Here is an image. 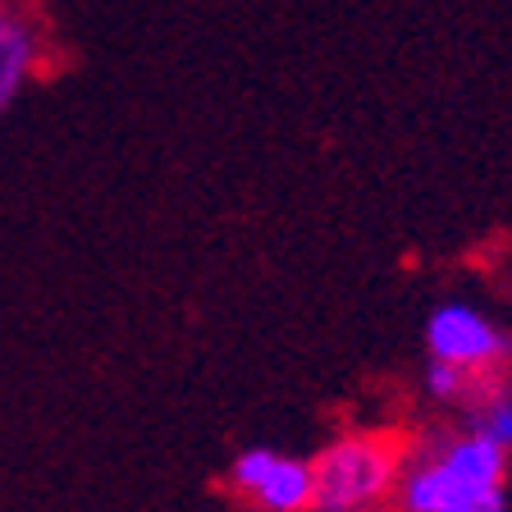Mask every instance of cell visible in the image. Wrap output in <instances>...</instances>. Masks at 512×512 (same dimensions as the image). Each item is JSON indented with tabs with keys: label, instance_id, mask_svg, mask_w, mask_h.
<instances>
[{
	"label": "cell",
	"instance_id": "6da1fadb",
	"mask_svg": "<svg viewBox=\"0 0 512 512\" xmlns=\"http://www.w3.org/2000/svg\"><path fill=\"white\" fill-rule=\"evenodd\" d=\"M508 471V448L471 430L467 421L439 426L421 444H407L394 512H512Z\"/></svg>",
	"mask_w": 512,
	"mask_h": 512
},
{
	"label": "cell",
	"instance_id": "7a4b0ae2",
	"mask_svg": "<svg viewBox=\"0 0 512 512\" xmlns=\"http://www.w3.org/2000/svg\"><path fill=\"white\" fill-rule=\"evenodd\" d=\"M403 435L380 426L343 430L311 458V512H380L394 503Z\"/></svg>",
	"mask_w": 512,
	"mask_h": 512
},
{
	"label": "cell",
	"instance_id": "3957f363",
	"mask_svg": "<svg viewBox=\"0 0 512 512\" xmlns=\"http://www.w3.org/2000/svg\"><path fill=\"white\" fill-rule=\"evenodd\" d=\"M426 357L444 366L476 375V380H494L508 375L512 366V334L503 330L490 311L471 307V302H439L426 316Z\"/></svg>",
	"mask_w": 512,
	"mask_h": 512
},
{
	"label": "cell",
	"instance_id": "277c9868",
	"mask_svg": "<svg viewBox=\"0 0 512 512\" xmlns=\"http://www.w3.org/2000/svg\"><path fill=\"white\" fill-rule=\"evenodd\" d=\"M229 490L256 512H311V462L252 444L229 462Z\"/></svg>",
	"mask_w": 512,
	"mask_h": 512
},
{
	"label": "cell",
	"instance_id": "5b68a950",
	"mask_svg": "<svg viewBox=\"0 0 512 512\" xmlns=\"http://www.w3.org/2000/svg\"><path fill=\"white\" fill-rule=\"evenodd\" d=\"M46 64V32L19 0H0V115L37 83Z\"/></svg>",
	"mask_w": 512,
	"mask_h": 512
},
{
	"label": "cell",
	"instance_id": "8992f818",
	"mask_svg": "<svg viewBox=\"0 0 512 512\" xmlns=\"http://www.w3.org/2000/svg\"><path fill=\"white\" fill-rule=\"evenodd\" d=\"M462 421L512 453V380L508 375H494V380L480 384L476 398H471L467 412H462Z\"/></svg>",
	"mask_w": 512,
	"mask_h": 512
},
{
	"label": "cell",
	"instance_id": "52a82bcc",
	"mask_svg": "<svg viewBox=\"0 0 512 512\" xmlns=\"http://www.w3.org/2000/svg\"><path fill=\"white\" fill-rule=\"evenodd\" d=\"M485 380H476V375L458 371V366H444V362H430L426 357V371H421V394H426L430 407H439V412H467V403L476 398V389Z\"/></svg>",
	"mask_w": 512,
	"mask_h": 512
}]
</instances>
